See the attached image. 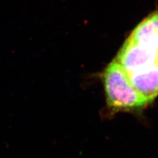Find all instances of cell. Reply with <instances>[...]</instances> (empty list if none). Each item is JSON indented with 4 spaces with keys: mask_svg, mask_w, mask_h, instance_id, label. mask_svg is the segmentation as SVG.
I'll return each instance as SVG.
<instances>
[{
    "mask_svg": "<svg viewBox=\"0 0 158 158\" xmlns=\"http://www.w3.org/2000/svg\"><path fill=\"white\" fill-rule=\"evenodd\" d=\"M103 81L107 106L113 112L138 111L149 103L132 86L127 73L116 59L106 67Z\"/></svg>",
    "mask_w": 158,
    "mask_h": 158,
    "instance_id": "cell-1",
    "label": "cell"
},
{
    "mask_svg": "<svg viewBox=\"0 0 158 158\" xmlns=\"http://www.w3.org/2000/svg\"><path fill=\"white\" fill-rule=\"evenodd\" d=\"M116 61L128 75L157 63L158 54L128 38L118 53Z\"/></svg>",
    "mask_w": 158,
    "mask_h": 158,
    "instance_id": "cell-2",
    "label": "cell"
},
{
    "mask_svg": "<svg viewBox=\"0 0 158 158\" xmlns=\"http://www.w3.org/2000/svg\"><path fill=\"white\" fill-rule=\"evenodd\" d=\"M128 76L132 86L148 103L158 95V62Z\"/></svg>",
    "mask_w": 158,
    "mask_h": 158,
    "instance_id": "cell-3",
    "label": "cell"
},
{
    "mask_svg": "<svg viewBox=\"0 0 158 158\" xmlns=\"http://www.w3.org/2000/svg\"><path fill=\"white\" fill-rule=\"evenodd\" d=\"M128 38L158 54V11L152 14L138 24Z\"/></svg>",
    "mask_w": 158,
    "mask_h": 158,
    "instance_id": "cell-4",
    "label": "cell"
}]
</instances>
